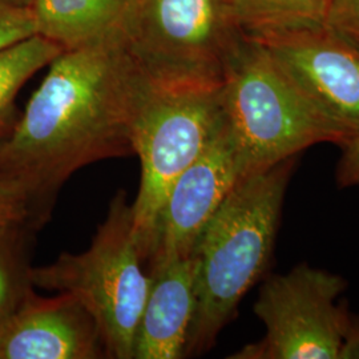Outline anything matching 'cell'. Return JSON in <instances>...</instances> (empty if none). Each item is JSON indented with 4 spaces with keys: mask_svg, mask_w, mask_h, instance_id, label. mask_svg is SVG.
<instances>
[{
    "mask_svg": "<svg viewBox=\"0 0 359 359\" xmlns=\"http://www.w3.org/2000/svg\"><path fill=\"white\" fill-rule=\"evenodd\" d=\"M0 142V180L46 219L65 181L81 168L135 154L133 124L147 75L124 31L65 50Z\"/></svg>",
    "mask_w": 359,
    "mask_h": 359,
    "instance_id": "cell-1",
    "label": "cell"
},
{
    "mask_svg": "<svg viewBox=\"0 0 359 359\" xmlns=\"http://www.w3.org/2000/svg\"><path fill=\"white\" fill-rule=\"evenodd\" d=\"M295 167L289 157L241 180L201 233L197 302L187 355L210 350L269 262L285 191Z\"/></svg>",
    "mask_w": 359,
    "mask_h": 359,
    "instance_id": "cell-2",
    "label": "cell"
},
{
    "mask_svg": "<svg viewBox=\"0 0 359 359\" xmlns=\"http://www.w3.org/2000/svg\"><path fill=\"white\" fill-rule=\"evenodd\" d=\"M226 123L246 176L320 142L342 149L353 135L313 103L256 40L243 35L219 86Z\"/></svg>",
    "mask_w": 359,
    "mask_h": 359,
    "instance_id": "cell-3",
    "label": "cell"
},
{
    "mask_svg": "<svg viewBox=\"0 0 359 359\" xmlns=\"http://www.w3.org/2000/svg\"><path fill=\"white\" fill-rule=\"evenodd\" d=\"M29 277L36 287L76 298L96 323L107 358L133 359L151 277L126 192L116 194L87 250L62 253L50 265L31 268Z\"/></svg>",
    "mask_w": 359,
    "mask_h": 359,
    "instance_id": "cell-4",
    "label": "cell"
},
{
    "mask_svg": "<svg viewBox=\"0 0 359 359\" xmlns=\"http://www.w3.org/2000/svg\"><path fill=\"white\" fill-rule=\"evenodd\" d=\"M219 86H168L148 79L142 90L133 124V151L140 158L142 179L130 206L147 269L169 189L224 123Z\"/></svg>",
    "mask_w": 359,
    "mask_h": 359,
    "instance_id": "cell-5",
    "label": "cell"
},
{
    "mask_svg": "<svg viewBox=\"0 0 359 359\" xmlns=\"http://www.w3.org/2000/svg\"><path fill=\"white\" fill-rule=\"evenodd\" d=\"M243 35L231 0H136L124 28L136 65L168 86H219Z\"/></svg>",
    "mask_w": 359,
    "mask_h": 359,
    "instance_id": "cell-6",
    "label": "cell"
},
{
    "mask_svg": "<svg viewBox=\"0 0 359 359\" xmlns=\"http://www.w3.org/2000/svg\"><path fill=\"white\" fill-rule=\"evenodd\" d=\"M346 283L325 270L299 265L261 286L255 313L265 337L233 359H339L351 318L335 299Z\"/></svg>",
    "mask_w": 359,
    "mask_h": 359,
    "instance_id": "cell-7",
    "label": "cell"
},
{
    "mask_svg": "<svg viewBox=\"0 0 359 359\" xmlns=\"http://www.w3.org/2000/svg\"><path fill=\"white\" fill-rule=\"evenodd\" d=\"M244 177L240 149L224 118L205 149L168 192L156 225L148 273L192 256L208 222Z\"/></svg>",
    "mask_w": 359,
    "mask_h": 359,
    "instance_id": "cell-8",
    "label": "cell"
},
{
    "mask_svg": "<svg viewBox=\"0 0 359 359\" xmlns=\"http://www.w3.org/2000/svg\"><path fill=\"white\" fill-rule=\"evenodd\" d=\"M256 40L313 103L359 136L358 46L325 25Z\"/></svg>",
    "mask_w": 359,
    "mask_h": 359,
    "instance_id": "cell-9",
    "label": "cell"
},
{
    "mask_svg": "<svg viewBox=\"0 0 359 359\" xmlns=\"http://www.w3.org/2000/svg\"><path fill=\"white\" fill-rule=\"evenodd\" d=\"M107 358L99 329L74 295L34 290L0 323V359Z\"/></svg>",
    "mask_w": 359,
    "mask_h": 359,
    "instance_id": "cell-10",
    "label": "cell"
},
{
    "mask_svg": "<svg viewBox=\"0 0 359 359\" xmlns=\"http://www.w3.org/2000/svg\"><path fill=\"white\" fill-rule=\"evenodd\" d=\"M197 274L194 253L149 271L151 286L136 330L133 359L185 357L196 313Z\"/></svg>",
    "mask_w": 359,
    "mask_h": 359,
    "instance_id": "cell-11",
    "label": "cell"
},
{
    "mask_svg": "<svg viewBox=\"0 0 359 359\" xmlns=\"http://www.w3.org/2000/svg\"><path fill=\"white\" fill-rule=\"evenodd\" d=\"M136 0H35L39 35L65 50L123 32Z\"/></svg>",
    "mask_w": 359,
    "mask_h": 359,
    "instance_id": "cell-12",
    "label": "cell"
},
{
    "mask_svg": "<svg viewBox=\"0 0 359 359\" xmlns=\"http://www.w3.org/2000/svg\"><path fill=\"white\" fill-rule=\"evenodd\" d=\"M329 0H231L237 23L246 36L261 39L323 25Z\"/></svg>",
    "mask_w": 359,
    "mask_h": 359,
    "instance_id": "cell-13",
    "label": "cell"
},
{
    "mask_svg": "<svg viewBox=\"0 0 359 359\" xmlns=\"http://www.w3.org/2000/svg\"><path fill=\"white\" fill-rule=\"evenodd\" d=\"M63 51L62 46L39 34L0 51V142L16 123L13 103L19 90Z\"/></svg>",
    "mask_w": 359,
    "mask_h": 359,
    "instance_id": "cell-14",
    "label": "cell"
},
{
    "mask_svg": "<svg viewBox=\"0 0 359 359\" xmlns=\"http://www.w3.org/2000/svg\"><path fill=\"white\" fill-rule=\"evenodd\" d=\"M27 228L0 233V323L32 292L26 256Z\"/></svg>",
    "mask_w": 359,
    "mask_h": 359,
    "instance_id": "cell-15",
    "label": "cell"
},
{
    "mask_svg": "<svg viewBox=\"0 0 359 359\" xmlns=\"http://www.w3.org/2000/svg\"><path fill=\"white\" fill-rule=\"evenodd\" d=\"M38 34L31 7L0 3V51Z\"/></svg>",
    "mask_w": 359,
    "mask_h": 359,
    "instance_id": "cell-16",
    "label": "cell"
},
{
    "mask_svg": "<svg viewBox=\"0 0 359 359\" xmlns=\"http://www.w3.org/2000/svg\"><path fill=\"white\" fill-rule=\"evenodd\" d=\"M38 225V219L26 197L0 180V233Z\"/></svg>",
    "mask_w": 359,
    "mask_h": 359,
    "instance_id": "cell-17",
    "label": "cell"
},
{
    "mask_svg": "<svg viewBox=\"0 0 359 359\" xmlns=\"http://www.w3.org/2000/svg\"><path fill=\"white\" fill-rule=\"evenodd\" d=\"M323 25L359 47V0H329Z\"/></svg>",
    "mask_w": 359,
    "mask_h": 359,
    "instance_id": "cell-18",
    "label": "cell"
},
{
    "mask_svg": "<svg viewBox=\"0 0 359 359\" xmlns=\"http://www.w3.org/2000/svg\"><path fill=\"white\" fill-rule=\"evenodd\" d=\"M359 358V322H350L339 359Z\"/></svg>",
    "mask_w": 359,
    "mask_h": 359,
    "instance_id": "cell-19",
    "label": "cell"
},
{
    "mask_svg": "<svg viewBox=\"0 0 359 359\" xmlns=\"http://www.w3.org/2000/svg\"><path fill=\"white\" fill-rule=\"evenodd\" d=\"M35 0H0L3 4H10L15 7H32Z\"/></svg>",
    "mask_w": 359,
    "mask_h": 359,
    "instance_id": "cell-20",
    "label": "cell"
},
{
    "mask_svg": "<svg viewBox=\"0 0 359 359\" xmlns=\"http://www.w3.org/2000/svg\"><path fill=\"white\" fill-rule=\"evenodd\" d=\"M353 154H354V157L359 161V136L354 140V142H353Z\"/></svg>",
    "mask_w": 359,
    "mask_h": 359,
    "instance_id": "cell-21",
    "label": "cell"
}]
</instances>
